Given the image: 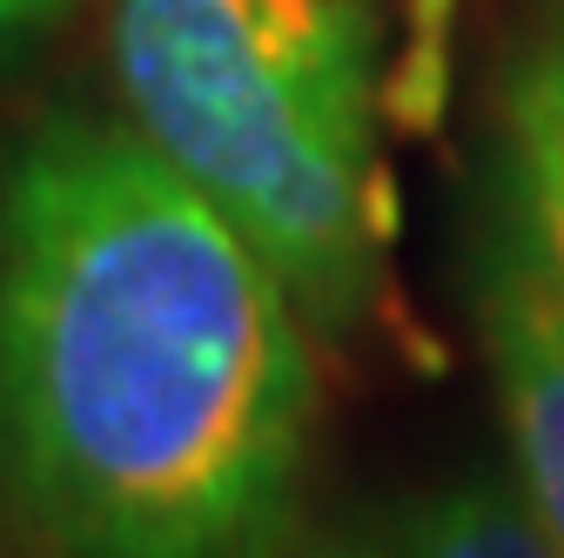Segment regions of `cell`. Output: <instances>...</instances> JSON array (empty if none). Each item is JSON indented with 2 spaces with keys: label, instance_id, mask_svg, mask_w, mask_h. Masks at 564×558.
Instances as JSON below:
<instances>
[{
  "label": "cell",
  "instance_id": "5",
  "mask_svg": "<svg viewBox=\"0 0 564 558\" xmlns=\"http://www.w3.org/2000/svg\"><path fill=\"white\" fill-rule=\"evenodd\" d=\"M498 189L564 269V8H551L498 82Z\"/></svg>",
  "mask_w": 564,
  "mask_h": 558
},
{
  "label": "cell",
  "instance_id": "6",
  "mask_svg": "<svg viewBox=\"0 0 564 558\" xmlns=\"http://www.w3.org/2000/svg\"><path fill=\"white\" fill-rule=\"evenodd\" d=\"M451 8L457 0H410V54L383 88V115L397 128H437L451 101Z\"/></svg>",
  "mask_w": 564,
  "mask_h": 558
},
{
  "label": "cell",
  "instance_id": "2",
  "mask_svg": "<svg viewBox=\"0 0 564 558\" xmlns=\"http://www.w3.org/2000/svg\"><path fill=\"white\" fill-rule=\"evenodd\" d=\"M108 61L141 142L262 249L303 323L364 336L397 229L370 0H115Z\"/></svg>",
  "mask_w": 564,
  "mask_h": 558
},
{
  "label": "cell",
  "instance_id": "4",
  "mask_svg": "<svg viewBox=\"0 0 564 558\" xmlns=\"http://www.w3.org/2000/svg\"><path fill=\"white\" fill-rule=\"evenodd\" d=\"M290 558H564V551L498 477H451L431 492H403L349 512Z\"/></svg>",
  "mask_w": 564,
  "mask_h": 558
},
{
  "label": "cell",
  "instance_id": "7",
  "mask_svg": "<svg viewBox=\"0 0 564 558\" xmlns=\"http://www.w3.org/2000/svg\"><path fill=\"white\" fill-rule=\"evenodd\" d=\"M82 0H0V75L28 67L67 21H75Z\"/></svg>",
  "mask_w": 564,
  "mask_h": 558
},
{
  "label": "cell",
  "instance_id": "1",
  "mask_svg": "<svg viewBox=\"0 0 564 558\" xmlns=\"http://www.w3.org/2000/svg\"><path fill=\"white\" fill-rule=\"evenodd\" d=\"M310 330L134 121L34 115L0 155V518L54 558H290Z\"/></svg>",
  "mask_w": 564,
  "mask_h": 558
},
{
  "label": "cell",
  "instance_id": "3",
  "mask_svg": "<svg viewBox=\"0 0 564 558\" xmlns=\"http://www.w3.org/2000/svg\"><path fill=\"white\" fill-rule=\"evenodd\" d=\"M470 310L518 458V498L564 551V269L490 189L470 229Z\"/></svg>",
  "mask_w": 564,
  "mask_h": 558
}]
</instances>
